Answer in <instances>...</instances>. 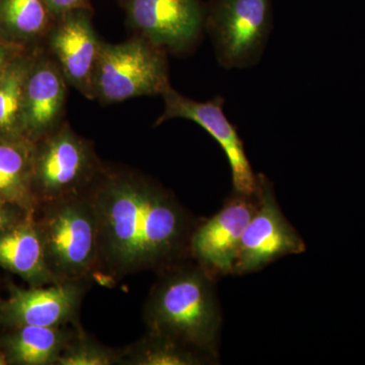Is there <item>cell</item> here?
Listing matches in <instances>:
<instances>
[{"instance_id": "obj_19", "label": "cell", "mask_w": 365, "mask_h": 365, "mask_svg": "<svg viewBox=\"0 0 365 365\" xmlns=\"http://www.w3.org/2000/svg\"><path fill=\"white\" fill-rule=\"evenodd\" d=\"M36 52L24 51L14 57L0 76V135L26 138L21 127L24 91Z\"/></svg>"}, {"instance_id": "obj_15", "label": "cell", "mask_w": 365, "mask_h": 365, "mask_svg": "<svg viewBox=\"0 0 365 365\" xmlns=\"http://www.w3.org/2000/svg\"><path fill=\"white\" fill-rule=\"evenodd\" d=\"M55 21L45 0H0V41L25 51L44 47Z\"/></svg>"}, {"instance_id": "obj_4", "label": "cell", "mask_w": 365, "mask_h": 365, "mask_svg": "<svg viewBox=\"0 0 365 365\" xmlns=\"http://www.w3.org/2000/svg\"><path fill=\"white\" fill-rule=\"evenodd\" d=\"M103 167L93 143L63 122L34 143L33 192L37 208L86 193Z\"/></svg>"}, {"instance_id": "obj_18", "label": "cell", "mask_w": 365, "mask_h": 365, "mask_svg": "<svg viewBox=\"0 0 365 365\" xmlns=\"http://www.w3.org/2000/svg\"><path fill=\"white\" fill-rule=\"evenodd\" d=\"M216 360L170 338L148 333L122 349L119 365H201Z\"/></svg>"}, {"instance_id": "obj_22", "label": "cell", "mask_w": 365, "mask_h": 365, "mask_svg": "<svg viewBox=\"0 0 365 365\" xmlns=\"http://www.w3.org/2000/svg\"><path fill=\"white\" fill-rule=\"evenodd\" d=\"M26 215H30V213L26 212L23 209L16 207V206L0 201V232L13 227L16 222L23 220Z\"/></svg>"}, {"instance_id": "obj_7", "label": "cell", "mask_w": 365, "mask_h": 365, "mask_svg": "<svg viewBox=\"0 0 365 365\" xmlns=\"http://www.w3.org/2000/svg\"><path fill=\"white\" fill-rule=\"evenodd\" d=\"M137 36L165 52L193 51L205 31L206 4L201 0H120Z\"/></svg>"}, {"instance_id": "obj_14", "label": "cell", "mask_w": 365, "mask_h": 365, "mask_svg": "<svg viewBox=\"0 0 365 365\" xmlns=\"http://www.w3.org/2000/svg\"><path fill=\"white\" fill-rule=\"evenodd\" d=\"M0 268L20 276L30 287L57 282L46 263L35 213L0 232Z\"/></svg>"}, {"instance_id": "obj_6", "label": "cell", "mask_w": 365, "mask_h": 365, "mask_svg": "<svg viewBox=\"0 0 365 365\" xmlns=\"http://www.w3.org/2000/svg\"><path fill=\"white\" fill-rule=\"evenodd\" d=\"M272 28V0H210L206 4L205 32L223 68L257 66Z\"/></svg>"}, {"instance_id": "obj_5", "label": "cell", "mask_w": 365, "mask_h": 365, "mask_svg": "<svg viewBox=\"0 0 365 365\" xmlns=\"http://www.w3.org/2000/svg\"><path fill=\"white\" fill-rule=\"evenodd\" d=\"M170 86L165 50L139 36L120 44L103 42L93 78L95 100L109 105L162 96Z\"/></svg>"}, {"instance_id": "obj_13", "label": "cell", "mask_w": 365, "mask_h": 365, "mask_svg": "<svg viewBox=\"0 0 365 365\" xmlns=\"http://www.w3.org/2000/svg\"><path fill=\"white\" fill-rule=\"evenodd\" d=\"M68 86L50 53L45 47L38 50L24 91L21 127L26 139L37 143L66 122Z\"/></svg>"}, {"instance_id": "obj_11", "label": "cell", "mask_w": 365, "mask_h": 365, "mask_svg": "<svg viewBox=\"0 0 365 365\" xmlns=\"http://www.w3.org/2000/svg\"><path fill=\"white\" fill-rule=\"evenodd\" d=\"M90 279L59 281L29 289L11 284L0 304V324L9 329L23 326H79L78 314Z\"/></svg>"}, {"instance_id": "obj_21", "label": "cell", "mask_w": 365, "mask_h": 365, "mask_svg": "<svg viewBox=\"0 0 365 365\" xmlns=\"http://www.w3.org/2000/svg\"><path fill=\"white\" fill-rule=\"evenodd\" d=\"M55 19L74 11V9H93L90 0H45Z\"/></svg>"}, {"instance_id": "obj_8", "label": "cell", "mask_w": 365, "mask_h": 365, "mask_svg": "<svg viewBox=\"0 0 365 365\" xmlns=\"http://www.w3.org/2000/svg\"><path fill=\"white\" fill-rule=\"evenodd\" d=\"M258 207L242 235L235 260V275L257 272L272 262L304 253V240L278 205L273 184L264 174L257 175Z\"/></svg>"}, {"instance_id": "obj_1", "label": "cell", "mask_w": 365, "mask_h": 365, "mask_svg": "<svg viewBox=\"0 0 365 365\" xmlns=\"http://www.w3.org/2000/svg\"><path fill=\"white\" fill-rule=\"evenodd\" d=\"M86 195L98 225L96 279L107 284L143 271L162 272L189 258L196 220L160 182L104 165Z\"/></svg>"}, {"instance_id": "obj_24", "label": "cell", "mask_w": 365, "mask_h": 365, "mask_svg": "<svg viewBox=\"0 0 365 365\" xmlns=\"http://www.w3.org/2000/svg\"><path fill=\"white\" fill-rule=\"evenodd\" d=\"M9 362H7L6 354H4V350L0 348V365H7Z\"/></svg>"}, {"instance_id": "obj_3", "label": "cell", "mask_w": 365, "mask_h": 365, "mask_svg": "<svg viewBox=\"0 0 365 365\" xmlns=\"http://www.w3.org/2000/svg\"><path fill=\"white\" fill-rule=\"evenodd\" d=\"M46 263L57 282L97 276L100 246L97 216L86 193L36 209Z\"/></svg>"}, {"instance_id": "obj_2", "label": "cell", "mask_w": 365, "mask_h": 365, "mask_svg": "<svg viewBox=\"0 0 365 365\" xmlns=\"http://www.w3.org/2000/svg\"><path fill=\"white\" fill-rule=\"evenodd\" d=\"M160 274L144 304L148 333L176 340L217 360L222 316L215 277L186 261Z\"/></svg>"}, {"instance_id": "obj_23", "label": "cell", "mask_w": 365, "mask_h": 365, "mask_svg": "<svg viewBox=\"0 0 365 365\" xmlns=\"http://www.w3.org/2000/svg\"><path fill=\"white\" fill-rule=\"evenodd\" d=\"M25 51L16 46L7 44L0 41V76L6 68L7 66L13 61L14 57L18 56L20 53Z\"/></svg>"}, {"instance_id": "obj_25", "label": "cell", "mask_w": 365, "mask_h": 365, "mask_svg": "<svg viewBox=\"0 0 365 365\" xmlns=\"http://www.w3.org/2000/svg\"><path fill=\"white\" fill-rule=\"evenodd\" d=\"M0 304H1V300H0Z\"/></svg>"}, {"instance_id": "obj_17", "label": "cell", "mask_w": 365, "mask_h": 365, "mask_svg": "<svg viewBox=\"0 0 365 365\" xmlns=\"http://www.w3.org/2000/svg\"><path fill=\"white\" fill-rule=\"evenodd\" d=\"M34 143L0 135V201L35 213L33 192Z\"/></svg>"}, {"instance_id": "obj_20", "label": "cell", "mask_w": 365, "mask_h": 365, "mask_svg": "<svg viewBox=\"0 0 365 365\" xmlns=\"http://www.w3.org/2000/svg\"><path fill=\"white\" fill-rule=\"evenodd\" d=\"M121 353L122 349L101 344L78 328L56 365H119Z\"/></svg>"}, {"instance_id": "obj_12", "label": "cell", "mask_w": 365, "mask_h": 365, "mask_svg": "<svg viewBox=\"0 0 365 365\" xmlns=\"http://www.w3.org/2000/svg\"><path fill=\"white\" fill-rule=\"evenodd\" d=\"M93 9H74L55 21L45 49L57 62L69 86L95 100L93 78L103 42L91 23Z\"/></svg>"}, {"instance_id": "obj_16", "label": "cell", "mask_w": 365, "mask_h": 365, "mask_svg": "<svg viewBox=\"0 0 365 365\" xmlns=\"http://www.w3.org/2000/svg\"><path fill=\"white\" fill-rule=\"evenodd\" d=\"M81 326H23L11 329L1 340L9 364L56 365L60 355Z\"/></svg>"}, {"instance_id": "obj_9", "label": "cell", "mask_w": 365, "mask_h": 365, "mask_svg": "<svg viewBox=\"0 0 365 365\" xmlns=\"http://www.w3.org/2000/svg\"><path fill=\"white\" fill-rule=\"evenodd\" d=\"M257 207V193L232 192L217 213L197 223L190 240V257L213 277L232 274L242 235Z\"/></svg>"}, {"instance_id": "obj_10", "label": "cell", "mask_w": 365, "mask_h": 365, "mask_svg": "<svg viewBox=\"0 0 365 365\" xmlns=\"http://www.w3.org/2000/svg\"><path fill=\"white\" fill-rule=\"evenodd\" d=\"M162 97L165 111L155 126L176 118L195 122L215 138L225 151L232 170L234 191L247 195L256 193L257 175L252 169L237 127L228 121L223 112L225 98L217 96L207 102H197L178 93L172 86L163 91Z\"/></svg>"}]
</instances>
